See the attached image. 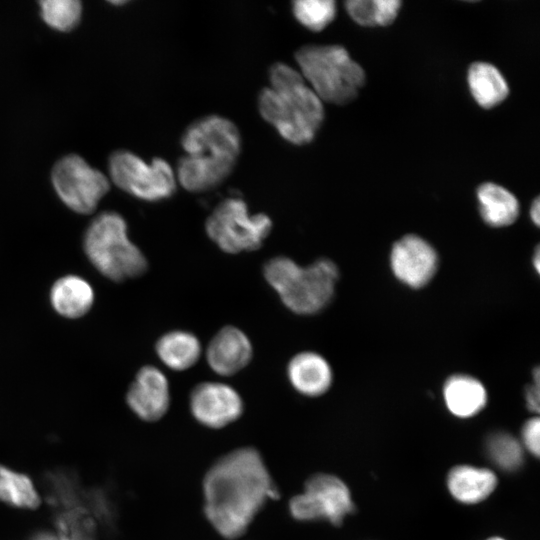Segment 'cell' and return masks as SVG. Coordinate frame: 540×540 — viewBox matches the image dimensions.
<instances>
[{
    "label": "cell",
    "mask_w": 540,
    "mask_h": 540,
    "mask_svg": "<svg viewBox=\"0 0 540 540\" xmlns=\"http://www.w3.org/2000/svg\"><path fill=\"white\" fill-rule=\"evenodd\" d=\"M204 511L226 539L240 537L269 499L278 496L260 453L252 447L220 457L203 480Z\"/></svg>",
    "instance_id": "6da1fadb"
},
{
    "label": "cell",
    "mask_w": 540,
    "mask_h": 540,
    "mask_svg": "<svg viewBox=\"0 0 540 540\" xmlns=\"http://www.w3.org/2000/svg\"><path fill=\"white\" fill-rule=\"evenodd\" d=\"M184 151L177 161V183L192 193L217 188L232 174L242 148L241 133L230 119L209 114L192 121L182 132Z\"/></svg>",
    "instance_id": "7a4b0ae2"
},
{
    "label": "cell",
    "mask_w": 540,
    "mask_h": 540,
    "mask_svg": "<svg viewBox=\"0 0 540 540\" xmlns=\"http://www.w3.org/2000/svg\"><path fill=\"white\" fill-rule=\"evenodd\" d=\"M268 79V86L257 97L260 116L288 143L309 144L323 123V102L287 63H273Z\"/></svg>",
    "instance_id": "3957f363"
},
{
    "label": "cell",
    "mask_w": 540,
    "mask_h": 540,
    "mask_svg": "<svg viewBox=\"0 0 540 540\" xmlns=\"http://www.w3.org/2000/svg\"><path fill=\"white\" fill-rule=\"evenodd\" d=\"M263 274L285 307L298 315L323 310L332 300L339 278L336 264L327 258L303 267L289 257L276 256L265 263Z\"/></svg>",
    "instance_id": "277c9868"
},
{
    "label": "cell",
    "mask_w": 540,
    "mask_h": 540,
    "mask_svg": "<svg viewBox=\"0 0 540 540\" xmlns=\"http://www.w3.org/2000/svg\"><path fill=\"white\" fill-rule=\"evenodd\" d=\"M294 58L297 70L323 103L348 104L365 83L364 70L340 45H303Z\"/></svg>",
    "instance_id": "5b68a950"
},
{
    "label": "cell",
    "mask_w": 540,
    "mask_h": 540,
    "mask_svg": "<svg viewBox=\"0 0 540 540\" xmlns=\"http://www.w3.org/2000/svg\"><path fill=\"white\" fill-rule=\"evenodd\" d=\"M84 250L96 269L113 281L135 278L146 272L148 262L131 242L127 225L116 212H104L89 225Z\"/></svg>",
    "instance_id": "8992f818"
},
{
    "label": "cell",
    "mask_w": 540,
    "mask_h": 540,
    "mask_svg": "<svg viewBox=\"0 0 540 540\" xmlns=\"http://www.w3.org/2000/svg\"><path fill=\"white\" fill-rule=\"evenodd\" d=\"M272 226L267 214H249L246 202L237 197L221 201L205 221L208 237L229 254L261 248Z\"/></svg>",
    "instance_id": "52a82bcc"
},
{
    "label": "cell",
    "mask_w": 540,
    "mask_h": 540,
    "mask_svg": "<svg viewBox=\"0 0 540 540\" xmlns=\"http://www.w3.org/2000/svg\"><path fill=\"white\" fill-rule=\"evenodd\" d=\"M109 171L120 189L145 201L166 200L177 190L175 170L163 158L147 163L130 151H116L110 157Z\"/></svg>",
    "instance_id": "ba28073f"
},
{
    "label": "cell",
    "mask_w": 540,
    "mask_h": 540,
    "mask_svg": "<svg viewBox=\"0 0 540 540\" xmlns=\"http://www.w3.org/2000/svg\"><path fill=\"white\" fill-rule=\"evenodd\" d=\"M354 504L347 485L331 474H315L302 493L289 501V512L298 521L327 520L340 525L352 513Z\"/></svg>",
    "instance_id": "9c48e42d"
},
{
    "label": "cell",
    "mask_w": 540,
    "mask_h": 540,
    "mask_svg": "<svg viewBox=\"0 0 540 540\" xmlns=\"http://www.w3.org/2000/svg\"><path fill=\"white\" fill-rule=\"evenodd\" d=\"M52 181L62 201L81 214L93 212L109 189L105 175L75 154L61 158L54 165Z\"/></svg>",
    "instance_id": "30bf717a"
},
{
    "label": "cell",
    "mask_w": 540,
    "mask_h": 540,
    "mask_svg": "<svg viewBox=\"0 0 540 540\" xmlns=\"http://www.w3.org/2000/svg\"><path fill=\"white\" fill-rule=\"evenodd\" d=\"M192 416L200 424L214 429L236 421L243 413V400L228 384L206 381L197 384L189 396Z\"/></svg>",
    "instance_id": "8fae6325"
},
{
    "label": "cell",
    "mask_w": 540,
    "mask_h": 540,
    "mask_svg": "<svg viewBox=\"0 0 540 540\" xmlns=\"http://www.w3.org/2000/svg\"><path fill=\"white\" fill-rule=\"evenodd\" d=\"M390 266L395 277L403 284L411 288H421L435 275L438 256L427 241L409 234L393 245Z\"/></svg>",
    "instance_id": "7c38bea8"
},
{
    "label": "cell",
    "mask_w": 540,
    "mask_h": 540,
    "mask_svg": "<svg viewBox=\"0 0 540 540\" xmlns=\"http://www.w3.org/2000/svg\"><path fill=\"white\" fill-rule=\"evenodd\" d=\"M126 401L140 419L148 422L161 419L170 406L167 377L155 366L142 367L127 391Z\"/></svg>",
    "instance_id": "4fadbf2b"
},
{
    "label": "cell",
    "mask_w": 540,
    "mask_h": 540,
    "mask_svg": "<svg viewBox=\"0 0 540 540\" xmlns=\"http://www.w3.org/2000/svg\"><path fill=\"white\" fill-rule=\"evenodd\" d=\"M253 347L248 336L238 327L225 326L210 340L206 360L210 369L221 376H232L251 361Z\"/></svg>",
    "instance_id": "5bb4252c"
},
{
    "label": "cell",
    "mask_w": 540,
    "mask_h": 540,
    "mask_svg": "<svg viewBox=\"0 0 540 540\" xmlns=\"http://www.w3.org/2000/svg\"><path fill=\"white\" fill-rule=\"evenodd\" d=\"M291 386L307 397H317L328 391L333 381L330 364L320 354L304 351L294 355L287 365Z\"/></svg>",
    "instance_id": "9a60e30c"
},
{
    "label": "cell",
    "mask_w": 540,
    "mask_h": 540,
    "mask_svg": "<svg viewBox=\"0 0 540 540\" xmlns=\"http://www.w3.org/2000/svg\"><path fill=\"white\" fill-rule=\"evenodd\" d=\"M497 477L487 468L471 465L453 467L447 476V487L458 502L477 504L485 500L495 490Z\"/></svg>",
    "instance_id": "2e32d148"
},
{
    "label": "cell",
    "mask_w": 540,
    "mask_h": 540,
    "mask_svg": "<svg viewBox=\"0 0 540 540\" xmlns=\"http://www.w3.org/2000/svg\"><path fill=\"white\" fill-rule=\"evenodd\" d=\"M443 397L450 413L459 418L477 415L487 403V392L483 384L465 374L453 375L446 380Z\"/></svg>",
    "instance_id": "e0dca14e"
},
{
    "label": "cell",
    "mask_w": 540,
    "mask_h": 540,
    "mask_svg": "<svg viewBox=\"0 0 540 540\" xmlns=\"http://www.w3.org/2000/svg\"><path fill=\"white\" fill-rule=\"evenodd\" d=\"M50 299L57 313L67 318H78L90 310L94 292L85 279L67 275L53 284Z\"/></svg>",
    "instance_id": "ac0fdd59"
},
{
    "label": "cell",
    "mask_w": 540,
    "mask_h": 540,
    "mask_svg": "<svg viewBox=\"0 0 540 540\" xmlns=\"http://www.w3.org/2000/svg\"><path fill=\"white\" fill-rule=\"evenodd\" d=\"M156 354L169 369L183 371L194 366L202 353L198 337L185 330L163 334L156 342Z\"/></svg>",
    "instance_id": "d6986e66"
},
{
    "label": "cell",
    "mask_w": 540,
    "mask_h": 540,
    "mask_svg": "<svg viewBox=\"0 0 540 540\" xmlns=\"http://www.w3.org/2000/svg\"><path fill=\"white\" fill-rule=\"evenodd\" d=\"M480 213L492 227H504L515 222L519 215L517 198L504 187L484 183L477 190Z\"/></svg>",
    "instance_id": "ffe728a7"
},
{
    "label": "cell",
    "mask_w": 540,
    "mask_h": 540,
    "mask_svg": "<svg viewBox=\"0 0 540 540\" xmlns=\"http://www.w3.org/2000/svg\"><path fill=\"white\" fill-rule=\"evenodd\" d=\"M468 84L475 101L490 109L505 100L508 85L500 71L486 62L473 63L468 71Z\"/></svg>",
    "instance_id": "44dd1931"
},
{
    "label": "cell",
    "mask_w": 540,
    "mask_h": 540,
    "mask_svg": "<svg viewBox=\"0 0 540 540\" xmlns=\"http://www.w3.org/2000/svg\"><path fill=\"white\" fill-rule=\"evenodd\" d=\"M0 502L21 509H36L40 495L28 475L0 465Z\"/></svg>",
    "instance_id": "7402d4cb"
},
{
    "label": "cell",
    "mask_w": 540,
    "mask_h": 540,
    "mask_svg": "<svg viewBox=\"0 0 540 540\" xmlns=\"http://www.w3.org/2000/svg\"><path fill=\"white\" fill-rule=\"evenodd\" d=\"M351 18L366 27L388 26L401 7L399 0H349L345 3Z\"/></svg>",
    "instance_id": "603a6c76"
},
{
    "label": "cell",
    "mask_w": 540,
    "mask_h": 540,
    "mask_svg": "<svg viewBox=\"0 0 540 540\" xmlns=\"http://www.w3.org/2000/svg\"><path fill=\"white\" fill-rule=\"evenodd\" d=\"M486 452L490 460L504 471H515L523 464L521 442L506 432L492 433L486 440Z\"/></svg>",
    "instance_id": "cb8c5ba5"
},
{
    "label": "cell",
    "mask_w": 540,
    "mask_h": 540,
    "mask_svg": "<svg viewBox=\"0 0 540 540\" xmlns=\"http://www.w3.org/2000/svg\"><path fill=\"white\" fill-rule=\"evenodd\" d=\"M291 5L296 20L313 32L325 29L336 16V3L333 0H297Z\"/></svg>",
    "instance_id": "d4e9b609"
},
{
    "label": "cell",
    "mask_w": 540,
    "mask_h": 540,
    "mask_svg": "<svg viewBox=\"0 0 540 540\" xmlns=\"http://www.w3.org/2000/svg\"><path fill=\"white\" fill-rule=\"evenodd\" d=\"M40 5L45 22L57 30H70L81 15V3L77 0H44Z\"/></svg>",
    "instance_id": "484cf974"
},
{
    "label": "cell",
    "mask_w": 540,
    "mask_h": 540,
    "mask_svg": "<svg viewBox=\"0 0 540 540\" xmlns=\"http://www.w3.org/2000/svg\"><path fill=\"white\" fill-rule=\"evenodd\" d=\"M540 421L537 416L527 420L521 431V444L523 448L527 449L535 457L539 456L540 444Z\"/></svg>",
    "instance_id": "4316f807"
},
{
    "label": "cell",
    "mask_w": 540,
    "mask_h": 540,
    "mask_svg": "<svg viewBox=\"0 0 540 540\" xmlns=\"http://www.w3.org/2000/svg\"><path fill=\"white\" fill-rule=\"evenodd\" d=\"M534 384L530 385L526 389V404L529 410L532 412L539 411V369L534 370Z\"/></svg>",
    "instance_id": "83f0119b"
},
{
    "label": "cell",
    "mask_w": 540,
    "mask_h": 540,
    "mask_svg": "<svg viewBox=\"0 0 540 540\" xmlns=\"http://www.w3.org/2000/svg\"><path fill=\"white\" fill-rule=\"evenodd\" d=\"M530 216L535 225L540 223V200L536 198L531 205Z\"/></svg>",
    "instance_id": "f1b7e54d"
},
{
    "label": "cell",
    "mask_w": 540,
    "mask_h": 540,
    "mask_svg": "<svg viewBox=\"0 0 540 540\" xmlns=\"http://www.w3.org/2000/svg\"><path fill=\"white\" fill-rule=\"evenodd\" d=\"M32 540H63V539L58 535H54L48 532H43V533L37 534Z\"/></svg>",
    "instance_id": "f546056e"
},
{
    "label": "cell",
    "mask_w": 540,
    "mask_h": 540,
    "mask_svg": "<svg viewBox=\"0 0 540 540\" xmlns=\"http://www.w3.org/2000/svg\"><path fill=\"white\" fill-rule=\"evenodd\" d=\"M539 259H540V253H539V249L537 248L536 251H535V253H534V260H533V262H534L535 269H536V271H538V272H539V270H540V267H539V265H540V260H539Z\"/></svg>",
    "instance_id": "4dcf8cb0"
},
{
    "label": "cell",
    "mask_w": 540,
    "mask_h": 540,
    "mask_svg": "<svg viewBox=\"0 0 540 540\" xmlns=\"http://www.w3.org/2000/svg\"><path fill=\"white\" fill-rule=\"evenodd\" d=\"M487 540H505V539H503L501 537H491V538H489Z\"/></svg>",
    "instance_id": "1f68e13d"
}]
</instances>
